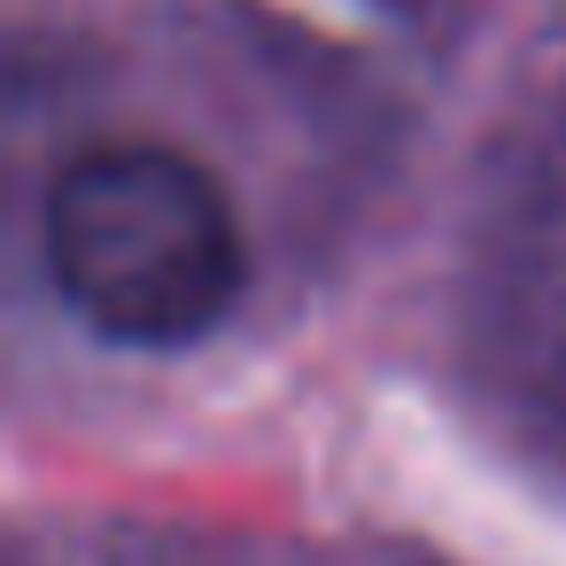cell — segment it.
<instances>
[{"mask_svg": "<svg viewBox=\"0 0 566 566\" xmlns=\"http://www.w3.org/2000/svg\"><path fill=\"white\" fill-rule=\"evenodd\" d=\"M48 272L109 342H195L241 295V226L195 156L102 140L48 187Z\"/></svg>", "mask_w": 566, "mask_h": 566, "instance_id": "obj_1", "label": "cell"}]
</instances>
